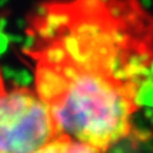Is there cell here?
Returning <instances> with one entry per match:
<instances>
[{
    "mask_svg": "<svg viewBox=\"0 0 153 153\" xmlns=\"http://www.w3.org/2000/svg\"><path fill=\"white\" fill-rule=\"evenodd\" d=\"M25 54L60 134L107 153L134 133L153 79V16L140 0H46Z\"/></svg>",
    "mask_w": 153,
    "mask_h": 153,
    "instance_id": "6da1fadb",
    "label": "cell"
},
{
    "mask_svg": "<svg viewBox=\"0 0 153 153\" xmlns=\"http://www.w3.org/2000/svg\"><path fill=\"white\" fill-rule=\"evenodd\" d=\"M59 134L50 108L35 88L0 92V153H35Z\"/></svg>",
    "mask_w": 153,
    "mask_h": 153,
    "instance_id": "7a4b0ae2",
    "label": "cell"
},
{
    "mask_svg": "<svg viewBox=\"0 0 153 153\" xmlns=\"http://www.w3.org/2000/svg\"><path fill=\"white\" fill-rule=\"evenodd\" d=\"M35 153H103L84 142L76 140L65 134H59Z\"/></svg>",
    "mask_w": 153,
    "mask_h": 153,
    "instance_id": "3957f363",
    "label": "cell"
},
{
    "mask_svg": "<svg viewBox=\"0 0 153 153\" xmlns=\"http://www.w3.org/2000/svg\"><path fill=\"white\" fill-rule=\"evenodd\" d=\"M5 83H4V78H3V74H1V69H0V92H3L5 89Z\"/></svg>",
    "mask_w": 153,
    "mask_h": 153,
    "instance_id": "277c9868",
    "label": "cell"
}]
</instances>
